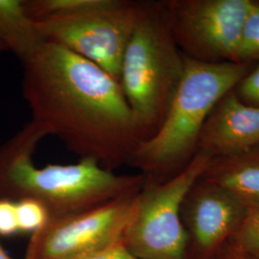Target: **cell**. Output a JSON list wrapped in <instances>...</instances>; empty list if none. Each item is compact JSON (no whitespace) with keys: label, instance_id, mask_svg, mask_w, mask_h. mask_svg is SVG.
<instances>
[{"label":"cell","instance_id":"cell-5","mask_svg":"<svg viewBox=\"0 0 259 259\" xmlns=\"http://www.w3.org/2000/svg\"><path fill=\"white\" fill-rule=\"evenodd\" d=\"M211 157L197 151L176 176L164 182L145 178L123 237V243L134 254L142 259H185L182 204Z\"/></svg>","mask_w":259,"mask_h":259},{"label":"cell","instance_id":"cell-4","mask_svg":"<svg viewBox=\"0 0 259 259\" xmlns=\"http://www.w3.org/2000/svg\"><path fill=\"white\" fill-rule=\"evenodd\" d=\"M184 69L185 54L173 37L165 2L140 3L118 78L139 141L154 136L164 120Z\"/></svg>","mask_w":259,"mask_h":259},{"label":"cell","instance_id":"cell-18","mask_svg":"<svg viewBox=\"0 0 259 259\" xmlns=\"http://www.w3.org/2000/svg\"><path fill=\"white\" fill-rule=\"evenodd\" d=\"M78 259H142L134 254L123 241L114 243L102 250H97Z\"/></svg>","mask_w":259,"mask_h":259},{"label":"cell","instance_id":"cell-12","mask_svg":"<svg viewBox=\"0 0 259 259\" xmlns=\"http://www.w3.org/2000/svg\"><path fill=\"white\" fill-rule=\"evenodd\" d=\"M0 40L22 64L47 41L24 0H0Z\"/></svg>","mask_w":259,"mask_h":259},{"label":"cell","instance_id":"cell-13","mask_svg":"<svg viewBox=\"0 0 259 259\" xmlns=\"http://www.w3.org/2000/svg\"><path fill=\"white\" fill-rule=\"evenodd\" d=\"M237 61L248 64L259 61V2L251 1L241 31Z\"/></svg>","mask_w":259,"mask_h":259},{"label":"cell","instance_id":"cell-17","mask_svg":"<svg viewBox=\"0 0 259 259\" xmlns=\"http://www.w3.org/2000/svg\"><path fill=\"white\" fill-rule=\"evenodd\" d=\"M237 87L236 95L242 102L259 108V65L246 75Z\"/></svg>","mask_w":259,"mask_h":259},{"label":"cell","instance_id":"cell-19","mask_svg":"<svg viewBox=\"0 0 259 259\" xmlns=\"http://www.w3.org/2000/svg\"><path fill=\"white\" fill-rule=\"evenodd\" d=\"M219 259H258L249 253L239 250L232 245L228 244L223 250L222 254Z\"/></svg>","mask_w":259,"mask_h":259},{"label":"cell","instance_id":"cell-15","mask_svg":"<svg viewBox=\"0 0 259 259\" xmlns=\"http://www.w3.org/2000/svg\"><path fill=\"white\" fill-rule=\"evenodd\" d=\"M229 244L259 259V205L250 207L240 229Z\"/></svg>","mask_w":259,"mask_h":259},{"label":"cell","instance_id":"cell-14","mask_svg":"<svg viewBox=\"0 0 259 259\" xmlns=\"http://www.w3.org/2000/svg\"><path fill=\"white\" fill-rule=\"evenodd\" d=\"M17 211L19 233L33 234L38 232L50 219V214L47 207L33 199L17 201Z\"/></svg>","mask_w":259,"mask_h":259},{"label":"cell","instance_id":"cell-2","mask_svg":"<svg viewBox=\"0 0 259 259\" xmlns=\"http://www.w3.org/2000/svg\"><path fill=\"white\" fill-rule=\"evenodd\" d=\"M46 133L30 120L0 146V199H33L50 218L139 193L146 177L116 174L92 158L37 167L33 160Z\"/></svg>","mask_w":259,"mask_h":259},{"label":"cell","instance_id":"cell-3","mask_svg":"<svg viewBox=\"0 0 259 259\" xmlns=\"http://www.w3.org/2000/svg\"><path fill=\"white\" fill-rule=\"evenodd\" d=\"M248 73V64L205 63L185 55L183 78L164 120L154 136L138 142L127 165L157 182L176 176L197 153L215 105Z\"/></svg>","mask_w":259,"mask_h":259},{"label":"cell","instance_id":"cell-20","mask_svg":"<svg viewBox=\"0 0 259 259\" xmlns=\"http://www.w3.org/2000/svg\"><path fill=\"white\" fill-rule=\"evenodd\" d=\"M0 259H13L7 253V251L4 250V248L1 245V243H0Z\"/></svg>","mask_w":259,"mask_h":259},{"label":"cell","instance_id":"cell-6","mask_svg":"<svg viewBox=\"0 0 259 259\" xmlns=\"http://www.w3.org/2000/svg\"><path fill=\"white\" fill-rule=\"evenodd\" d=\"M140 3L105 0L93 9L36 21L47 41L83 57L118 81L123 56L139 19Z\"/></svg>","mask_w":259,"mask_h":259},{"label":"cell","instance_id":"cell-21","mask_svg":"<svg viewBox=\"0 0 259 259\" xmlns=\"http://www.w3.org/2000/svg\"><path fill=\"white\" fill-rule=\"evenodd\" d=\"M6 51H8L7 47H5V45L0 40V54L3 52H6Z\"/></svg>","mask_w":259,"mask_h":259},{"label":"cell","instance_id":"cell-7","mask_svg":"<svg viewBox=\"0 0 259 259\" xmlns=\"http://www.w3.org/2000/svg\"><path fill=\"white\" fill-rule=\"evenodd\" d=\"M138 194L50 218L31 234L24 259H78L123 241Z\"/></svg>","mask_w":259,"mask_h":259},{"label":"cell","instance_id":"cell-16","mask_svg":"<svg viewBox=\"0 0 259 259\" xmlns=\"http://www.w3.org/2000/svg\"><path fill=\"white\" fill-rule=\"evenodd\" d=\"M19 233L17 202L0 199V236L10 237Z\"/></svg>","mask_w":259,"mask_h":259},{"label":"cell","instance_id":"cell-11","mask_svg":"<svg viewBox=\"0 0 259 259\" xmlns=\"http://www.w3.org/2000/svg\"><path fill=\"white\" fill-rule=\"evenodd\" d=\"M201 178L231 191L249 207L259 205V149L211 157Z\"/></svg>","mask_w":259,"mask_h":259},{"label":"cell","instance_id":"cell-10","mask_svg":"<svg viewBox=\"0 0 259 259\" xmlns=\"http://www.w3.org/2000/svg\"><path fill=\"white\" fill-rule=\"evenodd\" d=\"M259 108L242 102L231 91L215 105L198 139V151L225 157L257 148Z\"/></svg>","mask_w":259,"mask_h":259},{"label":"cell","instance_id":"cell-1","mask_svg":"<svg viewBox=\"0 0 259 259\" xmlns=\"http://www.w3.org/2000/svg\"><path fill=\"white\" fill-rule=\"evenodd\" d=\"M22 96L32 118L80 158L107 170L128 163L139 138L120 84L98 65L46 41L23 64Z\"/></svg>","mask_w":259,"mask_h":259},{"label":"cell","instance_id":"cell-9","mask_svg":"<svg viewBox=\"0 0 259 259\" xmlns=\"http://www.w3.org/2000/svg\"><path fill=\"white\" fill-rule=\"evenodd\" d=\"M249 209L231 191L200 177L185 195L181 208L185 259L220 258Z\"/></svg>","mask_w":259,"mask_h":259},{"label":"cell","instance_id":"cell-8","mask_svg":"<svg viewBox=\"0 0 259 259\" xmlns=\"http://www.w3.org/2000/svg\"><path fill=\"white\" fill-rule=\"evenodd\" d=\"M251 0L165 2L170 28L185 56L205 63H238L241 31Z\"/></svg>","mask_w":259,"mask_h":259}]
</instances>
